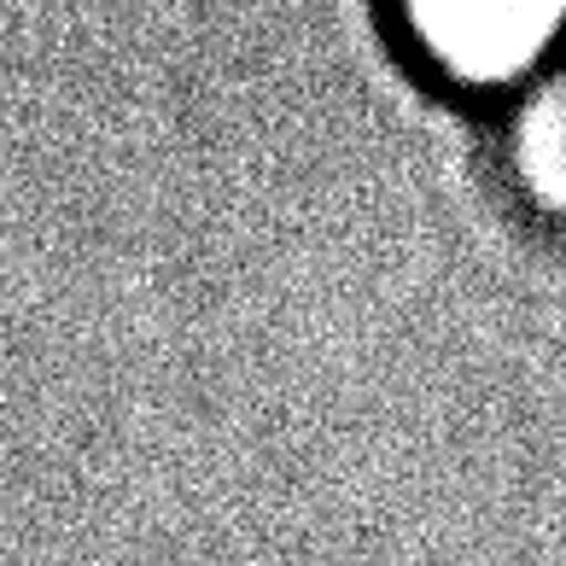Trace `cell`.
Here are the masks:
<instances>
[{"mask_svg":"<svg viewBox=\"0 0 566 566\" xmlns=\"http://www.w3.org/2000/svg\"><path fill=\"white\" fill-rule=\"evenodd\" d=\"M397 35L455 94L514 99L566 59V0H391Z\"/></svg>","mask_w":566,"mask_h":566,"instance_id":"1","label":"cell"},{"mask_svg":"<svg viewBox=\"0 0 566 566\" xmlns=\"http://www.w3.org/2000/svg\"><path fill=\"white\" fill-rule=\"evenodd\" d=\"M502 164L514 193L543 222L566 228V59L543 71L526 94H514L502 123Z\"/></svg>","mask_w":566,"mask_h":566,"instance_id":"2","label":"cell"}]
</instances>
